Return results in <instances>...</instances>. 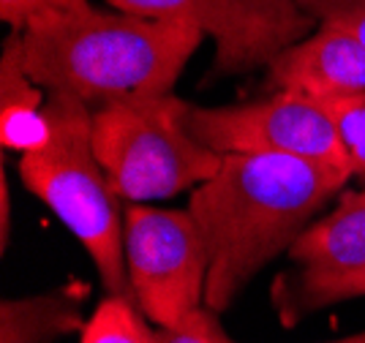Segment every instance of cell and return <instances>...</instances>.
Here are the masks:
<instances>
[{"instance_id": "10", "label": "cell", "mask_w": 365, "mask_h": 343, "mask_svg": "<svg viewBox=\"0 0 365 343\" xmlns=\"http://www.w3.org/2000/svg\"><path fill=\"white\" fill-rule=\"evenodd\" d=\"M46 93L28 71L22 33L11 30L0 49V142L3 150L31 153L52 136L46 115Z\"/></svg>"}, {"instance_id": "3", "label": "cell", "mask_w": 365, "mask_h": 343, "mask_svg": "<svg viewBox=\"0 0 365 343\" xmlns=\"http://www.w3.org/2000/svg\"><path fill=\"white\" fill-rule=\"evenodd\" d=\"M46 115L52 136L44 148L19 155V180L88 251L107 295L131 297L123 254L125 205L93 150V106L49 93Z\"/></svg>"}, {"instance_id": "12", "label": "cell", "mask_w": 365, "mask_h": 343, "mask_svg": "<svg viewBox=\"0 0 365 343\" xmlns=\"http://www.w3.org/2000/svg\"><path fill=\"white\" fill-rule=\"evenodd\" d=\"M131 297L107 295L79 329V343H158V329Z\"/></svg>"}, {"instance_id": "17", "label": "cell", "mask_w": 365, "mask_h": 343, "mask_svg": "<svg viewBox=\"0 0 365 343\" xmlns=\"http://www.w3.org/2000/svg\"><path fill=\"white\" fill-rule=\"evenodd\" d=\"M91 6V0H0V19L11 30H25L33 19L55 11H76Z\"/></svg>"}, {"instance_id": "7", "label": "cell", "mask_w": 365, "mask_h": 343, "mask_svg": "<svg viewBox=\"0 0 365 343\" xmlns=\"http://www.w3.org/2000/svg\"><path fill=\"white\" fill-rule=\"evenodd\" d=\"M118 11L178 19L213 39L215 74L267 68L287 46L300 41L317 22L297 0H107Z\"/></svg>"}, {"instance_id": "5", "label": "cell", "mask_w": 365, "mask_h": 343, "mask_svg": "<svg viewBox=\"0 0 365 343\" xmlns=\"http://www.w3.org/2000/svg\"><path fill=\"white\" fill-rule=\"evenodd\" d=\"M123 254L131 297L155 327H172L205 305L210 256L188 208L125 205Z\"/></svg>"}, {"instance_id": "8", "label": "cell", "mask_w": 365, "mask_h": 343, "mask_svg": "<svg viewBox=\"0 0 365 343\" xmlns=\"http://www.w3.org/2000/svg\"><path fill=\"white\" fill-rule=\"evenodd\" d=\"M273 90L330 101L365 90V44L346 30L317 25L267 66Z\"/></svg>"}, {"instance_id": "15", "label": "cell", "mask_w": 365, "mask_h": 343, "mask_svg": "<svg viewBox=\"0 0 365 343\" xmlns=\"http://www.w3.org/2000/svg\"><path fill=\"white\" fill-rule=\"evenodd\" d=\"M317 25L346 30L365 44V0H297Z\"/></svg>"}, {"instance_id": "11", "label": "cell", "mask_w": 365, "mask_h": 343, "mask_svg": "<svg viewBox=\"0 0 365 343\" xmlns=\"http://www.w3.org/2000/svg\"><path fill=\"white\" fill-rule=\"evenodd\" d=\"M3 343H52L63 332L82 329L76 300L66 292H46L3 302Z\"/></svg>"}, {"instance_id": "4", "label": "cell", "mask_w": 365, "mask_h": 343, "mask_svg": "<svg viewBox=\"0 0 365 343\" xmlns=\"http://www.w3.org/2000/svg\"><path fill=\"white\" fill-rule=\"evenodd\" d=\"M188 106L164 93L93 109V150L123 205L172 199L218 172L221 155L188 131Z\"/></svg>"}, {"instance_id": "1", "label": "cell", "mask_w": 365, "mask_h": 343, "mask_svg": "<svg viewBox=\"0 0 365 343\" xmlns=\"http://www.w3.org/2000/svg\"><path fill=\"white\" fill-rule=\"evenodd\" d=\"M349 180L344 169L294 155H221L218 172L188 199L210 256L205 305L227 311Z\"/></svg>"}, {"instance_id": "14", "label": "cell", "mask_w": 365, "mask_h": 343, "mask_svg": "<svg viewBox=\"0 0 365 343\" xmlns=\"http://www.w3.org/2000/svg\"><path fill=\"white\" fill-rule=\"evenodd\" d=\"M322 104L333 120L335 136L349 161L351 178H365V90Z\"/></svg>"}, {"instance_id": "13", "label": "cell", "mask_w": 365, "mask_h": 343, "mask_svg": "<svg viewBox=\"0 0 365 343\" xmlns=\"http://www.w3.org/2000/svg\"><path fill=\"white\" fill-rule=\"evenodd\" d=\"M354 297H365V270H357L349 275H338V278L294 275L289 286L284 289L281 305L292 308L294 314H303V311H317V308H327L333 302Z\"/></svg>"}, {"instance_id": "16", "label": "cell", "mask_w": 365, "mask_h": 343, "mask_svg": "<svg viewBox=\"0 0 365 343\" xmlns=\"http://www.w3.org/2000/svg\"><path fill=\"white\" fill-rule=\"evenodd\" d=\"M158 343H235L207 305L197 308L172 327H158Z\"/></svg>"}, {"instance_id": "9", "label": "cell", "mask_w": 365, "mask_h": 343, "mask_svg": "<svg viewBox=\"0 0 365 343\" xmlns=\"http://www.w3.org/2000/svg\"><path fill=\"white\" fill-rule=\"evenodd\" d=\"M303 278H338L365 270V188L346 191L327 215L311 221L289 248Z\"/></svg>"}, {"instance_id": "19", "label": "cell", "mask_w": 365, "mask_h": 343, "mask_svg": "<svg viewBox=\"0 0 365 343\" xmlns=\"http://www.w3.org/2000/svg\"><path fill=\"white\" fill-rule=\"evenodd\" d=\"M327 343H365V329L363 332H354V335H346V338H338V341H327Z\"/></svg>"}, {"instance_id": "6", "label": "cell", "mask_w": 365, "mask_h": 343, "mask_svg": "<svg viewBox=\"0 0 365 343\" xmlns=\"http://www.w3.org/2000/svg\"><path fill=\"white\" fill-rule=\"evenodd\" d=\"M188 131L218 155H294L349 172L333 120L317 98L275 90L262 101L232 106H188Z\"/></svg>"}, {"instance_id": "2", "label": "cell", "mask_w": 365, "mask_h": 343, "mask_svg": "<svg viewBox=\"0 0 365 343\" xmlns=\"http://www.w3.org/2000/svg\"><path fill=\"white\" fill-rule=\"evenodd\" d=\"M22 33L31 76L98 109L115 101L172 93L205 33L178 19L85 6L33 19Z\"/></svg>"}, {"instance_id": "18", "label": "cell", "mask_w": 365, "mask_h": 343, "mask_svg": "<svg viewBox=\"0 0 365 343\" xmlns=\"http://www.w3.org/2000/svg\"><path fill=\"white\" fill-rule=\"evenodd\" d=\"M11 242V196H9V178L0 172V248L6 251Z\"/></svg>"}]
</instances>
